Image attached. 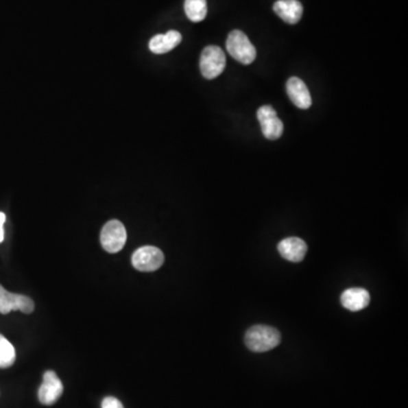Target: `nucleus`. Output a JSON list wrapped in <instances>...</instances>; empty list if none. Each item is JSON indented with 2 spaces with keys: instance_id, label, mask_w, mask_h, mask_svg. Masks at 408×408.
Wrapping results in <instances>:
<instances>
[{
  "instance_id": "obj_1",
  "label": "nucleus",
  "mask_w": 408,
  "mask_h": 408,
  "mask_svg": "<svg viewBox=\"0 0 408 408\" xmlns=\"http://www.w3.org/2000/svg\"><path fill=\"white\" fill-rule=\"evenodd\" d=\"M280 333L270 326H253L245 333V345L254 353H265L280 344Z\"/></svg>"
},
{
  "instance_id": "obj_2",
  "label": "nucleus",
  "mask_w": 408,
  "mask_h": 408,
  "mask_svg": "<svg viewBox=\"0 0 408 408\" xmlns=\"http://www.w3.org/2000/svg\"><path fill=\"white\" fill-rule=\"evenodd\" d=\"M226 48L232 58L243 65H250L256 58V49L248 36L239 29L229 33Z\"/></svg>"
},
{
  "instance_id": "obj_3",
  "label": "nucleus",
  "mask_w": 408,
  "mask_h": 408,
  "mask_svg": "<svg viewBox=\"0 0 408 408\" xmlns=\"http://www.w3.org/2000/svg\"><path fill=\"white\" fill-rule=\"evenodd\" d=\"M226 67V55L218 46H208L200 58V69L206 80L218 77Z\"/></svg>"
},
{
  "instance_id": "obj_4",
  "label": "nucleus",
  "mask_w": 408,
  "mask_h": 408,
  "mask_svg": "<svg viewBox=\"0 0 408 408\" xmlns=\"http://www.w3.org/2000/svg\"><path fill=\"white\" fill-rule=\"evenodd\" d=\"M165 261V255L160 248L156 246H143L134 252L132 256V265L142 272H156Z\"/></svg>"
},
{
  "instance_id": "obj_5",
  "label": "nucleus",
  "mask_w": 408,
  "mask_h": 408,
  "mask_svg": "<svg viewBox=\"0 0 408 408\" xmlns=\"http://www.w3.org/2000/svg\"><path fill=\"white\" fill-rule=\"evenodd\" d=\"M128 239V232L124 225L118 220H111L107 222L101 230L102 248H105L108 253H117L124 248L125 243Z\"/></svg>"
},
{
  "instance_id": "obj_6",
  "label": "nucleus",
  "mask_w": 408,
  "mask_h": 408,
  "mask_svg": "<svg viewBox=\"0 0 408 408\" xmlns=\"http://www.w3.org/2000/svg\"><path fill=\"white\" fill-rule=\"evenodd\" d=\"M256 116L261 124L262 133L268 140H278L283 135L284 124L278 118L277 112L272 106H262L261 108H259Z\"/></svg>"
},
{
  "instance_id": "obj_7",
  "label": "nucleus",
  "mask_w": 408,
  "mask_h": 408,
  "mask_svg": "<svg viewBox=\"0 0 408 408\" xmlns=\"http://www.w3.org/2000/svg\"><path fill=\"white\" fill-rule=\"evenodd\" d=\"M34 303L25 295L13 294L0 285V313L8 314L12 311H21L23 313H32Z\"/></svg>"
},
{
  "instance_id": "obj_8",
  "label": "nucleus",
  "mask_w": 408,
  "mask_h": 408,
  "mask_svg": "<svg viewBox=\"0 0 408 408\" xmlns=\"http://www.w3.org/2000/svg\"><path fill=\"white\" fill-rule=\"evenodd\" d=\"M64 392L62 381L53 371H47L43 376V382L40 387L38 397L43 405L55 404Z\"/></svg>"
},
{
  "instance_id": "obj_9",
  "label": "nucleus",
  "mask_w": 408,
  "mask_h": 408,
  "mask_svg": "<svg viewBox=\"0 0 408 408\" xmlns=\"http://www.w3.org/2000/svg\"><path fill=\"white\" fill-rule=\"evenodd\" d=\"M278 251L280 253L283 258L286 259L287 261L298 262L303 261L305 254L307 252V243L303 239L298 237H288L281 241L278 244Z\"/></svg>"
},
{
  "instance_id": "obj_10",
  "label": "nucleus",
  "mask_w": 408,
  "mask_h": 408,
  "mask_svg": "<svg viewBox=\"0 0 408 408\" xmlns=\"http://www.w3.org/2000/svg\"><path fill=\"white\" fill-rule=\"evenodd\" d=\"M287 95L298 108L309 109L312 105L310 91L307 84L298 77H291L287 81Z\"/></svg>"
},
{
  "instance_id": "obj_11",
  "label": "nucleus",
  "mask_w": 408,
  "mask_h": 408,
  "mask_svg": "<svg viewBox=\"0 0 408 408\" xmlns=\"http://www.w3.org/2000/svg\"><path fill=\"white\" fill-rule=\"evenodd\" d=\"M274 13L288 24H296L303 15V6L298 0H278L274 5Z\"/></svg>"
},
{
  "instance_id": "obj_12",
  "label": "nucleus",
  "mask_w": 408,
  "mask_h": 408,
  "mask_svg": "<svg viewBox=\"0 0 408 408\" xmlns=\"http://www.w3.org/2000/svg\"><path fill=\"white\" fill-rule=\"evenodd\" d=\"M343 307L352 312L365 309L370 304L369 291L364 288H350L340 296Z\"/></svg>"
},
{
  "instance_id": "obj_13",
  "label": "nucleus",
  "mask_w": 408,
  "mask_h": 408,
  "mask_svg": "<svg viewBox=\"0 0 408 408\" xmlns=\"http://www.w3.org/2000/svg\"><path fill=\"white\" fill-rule=\"evenodd\" d=\"M182 41V34L178 31H169L166 34H157L150 40L149 48L151 51L157 55L169 53L173 48H176Z\"/></svg>"
},
{
  "instance_id": "obj_14",
  "label": "nucleus",
  "mask_w": 408,
  "mask_h": 408,
  "mask_svg": "<svg viewBox=\"0 0 408 408\" xmlns=\"http://www.w3.org/2000/svg\"><path fill=\"white\" fill-rule=\"evenodd\" d=\"M184 8L189 20L195 23L204 20L208 13L206 0H185Z\"/></svg>"
},
{
  "instance_id": "obj_15",
  "label": "nucleus",
  "mask_w": 408,
  "mask_h": 408,
  "mask_svg": "<svg viewBox=\"0 0 408 408\" xmlns=\"http://www.w3.org/2000/svg\"><path fill=\"white\" fill-rule=\"evenodd\" d=\"M15 359L16 354L13 345L3 335H0V369L13 365Z\"/></svg>"
},
{
  "instance_id": "obj_16",
  "label": "nucleus",
  "mask_w": 408,
  "mask_h": 408,
  "mask_svg": "<svg viewBox=\"0 0 408 408\" xmlns=\"http://www.w3.org/2000/svg\"><path fill=\"white\" fill-rule=\"evenodd\" d=\"M101 407L124 408V406H123V404H121L117 398H115V397H106V398L102 400Z\"/></svg>"
},
{
  "instance_id": "obj_17",
  "label": "nucleus",
  "mask_w": 408,
  "mask_h": 408,
  "mask_svg": "<svg viewBox=\"0 0 408 408\" xmlns=\"http://www.w3.org/2000/svg\"><path fill=\"white\" fill-rule=\"evenodd\" d=\"M5 220H6L5 213H0V243L3 241V224H5Z\"/></svg>"
}]
</instances>
